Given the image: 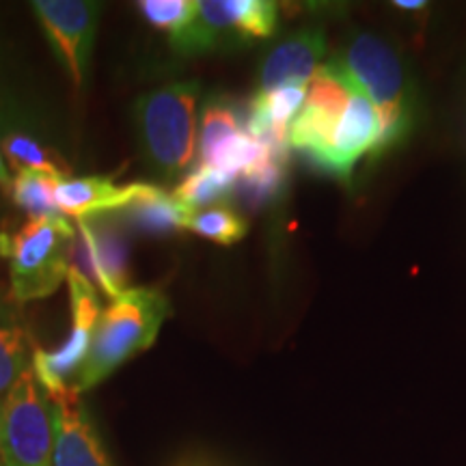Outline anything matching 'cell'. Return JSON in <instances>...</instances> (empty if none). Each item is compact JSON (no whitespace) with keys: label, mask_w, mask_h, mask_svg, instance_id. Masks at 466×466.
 <instances>
[{"label":"cell","mask_w":466,"mask_h":466,"mask_svg":"<svg viewBox=\"0 0 466 466\" xmlns=\"http://www.w3.org/2000/svg\"><path fill=\"white\" fill-rule=\"evenodd\" d=\"M55 412L52 466H113L89 410L72 387L48 398Z\"/></svg>","instance_id":"cell-10"},{"label":"cell","mask_w":466,"mask_h":466,"mask_svg":"<svg viewBox=\"0 0 466 466\" xmlns=\"http://www.w3.org/2000/svg\"><path fill=\"white\" fill-rule=\"evenodd\" d=\"M168 313L171 305L160 289L130 288L110 300L93 330L89 354L72 384L74 391H89L127 360L154 346Z\"/></svg>","instance_id":"cell-1"},{"label":"cell","mask_w":466,"mask_h":466,"mask_svg":"<svg viewBox=\"0 0 466 466\" xmlns=\"http://www.w3.org/2000/svg\"><path fill=\"white\" fill-rule=\"evenodd\" d=\"M247 132V113L229 97H209L201 110V127L197 137L199 165H209L214 154L236 134Z\"/></svg>","instance_id":"cell-16"},{"label":"cell","mask_w":466,"mask_h":466,"mask_svg":"<svg viewBox=\"0 0 466 466\" xmlns=\"http://www.w3.org/2000/svg\"><path fill=\"white\" fill-rule=\"evenodd\" d=\"M33 341L15 302L0 291V401L33 367Z\"/></svg>","instance_id":"cell-15"},{"label":"cell","mask_w":466,"mask_h":466,"mask_svg":"<svg viewBox=\"0 0 466 466\" xmlns=\"http://www.w3.org/2000/svg\"><path fill=\"white\" fill-rule=\"evenodd\" d=\"M186 229L217 244H223V247H231L247 236L248 223L233 209L220 206L192 214L186 223Z\"/></svg>","instance_id":"cell-21"},{"label":"cell","mask_w":466,"mask_h":466,"mask_svg":"<svg viewBox=\"0 0 466 466\" xmlns=\"http://www.w3.org/2000/svg\"><path fill=\"white\" fill-rule=\"evenodd\" d=\"M127 227L115 212H100L76 220L69 248V270L102 289L110 299L124 294L130 281Z\"/></svg>","instance_id":"cell-7"},{"label":"cell","mask_w":466,"mask_h":466,"mask_svg":"<svg viewBox=\"0 0 466 466\" xmlns=\"http://www.w3.org/2000/svg\"><path fill=\"white\" fill-rule=\"evenodd\" d=\"M138 9L151 26L175 37L192 22L197 14V3L195 0H141Z\"/></svg>","instance_id":"cell-22"},{"label":"cell","mask_w":466,"mask_h":466,"mask_svg":"<svg viewBox=\"0 0 466 466\" xmlns=\"http://www.w3.org/2000/svg\"><path fill=\"white\" fill-rule=\"evenodd\" d=\"M324 55L326 37L319 28H305V31L291 35L264 58L258 93L307 86L318 69L324 66Z\"/></svg>","instance_id":"cell-11"},{"label":"cell","mask_w":466,"mask_h":466,"mask_svg":"<svg viewBox=\"0 0 466 466\" xmlns=\"http://www.w3.org/2000/svg\"><path fill=\"white\" fill-rule=\"evenodd\" d=\"M236 175L220 171L214 167L197 165L173 190V197L192 214L199 212L201 208L212 206V203L225 201L233 195L236 186Z\"/></svg>","instance_id":"cell-18"},{"label":"cell","mask_w":466,"mask_h":466,"mask_svg":"<svg viewBox=\"0 0 466 466\" xmlns=\"http://www.w3.org/2000/svg\"><path fill=\"white\" fill-rule=\"evenodd\" d=\"M0 186H3V188H9L11 186V175L7 171V165H5L3 151H0Z\"/></svg>","instance_id":"cell-24"},{"label":"cell","mask_w":466,"mask_h":466,"mask_svg":"<svg viewBox=\"0 0 466 466\" xmlns=\"http://www.w3.org/2000/svg\"><path fill=\"white\" fill-rule=\"evenodd\" d=\"M5 119V104H3V97H0V124H3Z\"/></svg>","instance_id":"cell-25"},{"label":"cell","mask_w":466,"mask_h":466,"mask_svg":"<svg viewBox=\"0 0 466 466\" xmlns=\"http://www.w3.org/2000/svg\"><path fill=\"white\" fill-rule=\"evenodd\" d=\"M199 83H173L145 93L132 106L143 156L167 177L184 173L197 151Z\"/></svg>","instance_id":"cell-2"},{"label":"cell","mask_w":466,"mask_h":466,"mask_svg":"<svg viewBox=\"0 0 466 466\" xmlns=\"http://www.w3.org/2000/svg\"><path fill=\"white\" fill-rule=\"evenodd\" d=\"M378 141H380V113L365 96L352 89L348 106L333 126L316 167L341 182H348L352 168L365 154L376 156Z\"/></svg>","instance_id":"cell-9"},{"label":"cell","mask_w":466,"mask_h":466,"mask_svg":"<svg viewBox=\"0 0 466 466\" xmlns=\"http://www.w3.org/2000/svg\"><path fill=\"white\" fill-rule=\"evenodd\" d=\"M0 151H3L5 160H7L17 173L33 171L66 179V173L69 171L66 162L58 158L55 151L44 147L37 138L28 137V134L9 132L7 137L3 138Z\"/></svg>","instance_id":"cell-20"},{"label":"cell","mask_w":466,"mask_h":466,"mask_svg":"<svg viewBox=\"0 0 466 466\" xmlns=\"http://www.w3.org/2000/svg\"><path fill=\"white\" fill-rule=\"evenodd\" d=\"M395 7L404 11H419L428 7V3L425 0H395Z\"/></svg>","instance_id":"cell-23"},{"label":"cell","mask_w":466,"mask_h":466,"mask_svg":"<svg viewBox=\"0 0 466 466\" xmlns=\"http://www.w3.org/2000/svg\"><path fill=\"white\" fill-rule=\"evenodd\" d=\"M279 9L270 0H201L197 14L171 46L182 55H201L227 39L248 44L277 33Z\"/></svg>","instance_id":"cell-6"},{"label":"cell","mask_w":466,"mask_h":466,"mask_svg":"<svg viewBox=\"0 0 466 466\" xmlns=\"http://www.w3.org/2000/svg\"><path fill=\"white\" fill-rule=\"evenodd\" d=\"M333 67L346 83L365 96L380 113V141L376 156L391 149L410 130V108L406 96V76L391 46L370 33H360L350 42Z\"/></svg>","instance_id":"cell-3"},{"label":"cell","mask_w":466,"mask_h":466,"mask_svg":"<svg viewBox=\"0 0 466 466\" xmlns=\"http://www.w3.org/2000/svg\"><path fill=\"white\" fill-rule=\"evenodd\" d=\"M58 179L61 177L46 173H17L9 186L11 199H14V203L22 212L28 214L31 220H48L63 217L55 199Z\"/></svg>","instance_id":"cell-19"},{"label":"cell","mask_w":466,"mask_h":466,"mask_svg":"<svg viewBox=\"0 0 466 466\" xmlns=\"http://www.w3.org/2000/svg\"><path fill=\"white\" fill-rule=\"evenodd\" d=\"M288 154L289 151L268 147L266 158L238 175L233 192L242 206L259 209L277 199L285 186V175H288Z\"/></svg>","instance_id":"cell-17"},{"label":"cell","mask_w":466,"mask_h":466,"mask_svg":"<svg viewBox=\"0 0 466 466\" xmlns=\"http://www.w3.org/2000/svg\"><path fill=\"white\" fill-rule=\"evenodd\" d=\"M55 412L33 367L0 401V466H52Z\"/></svg>","instance_id":"cell-5"},{"label":"cell","mask_w":466,"mask_h":466,"mask_svg":"<svg viewBox=\"0 0 466 466\" xmlns=\"http://www.w3.org/2000/svg\"><path fill=\"white\" fill-rule=\"evenodd\" d=\"M93 339V329L86 326L74 324L72 333L66 341L61 343L56 350H46L35 348L33 354V374L37 378V382L42 384L46 398L63 393L66 389L72 387L67 380H76L78 371L83 370L86 354H89Z\"/></svg>","instance_id":"cell-13"},{"label":"cell","mask_w":466,"mask_h":466,"mask_svg":"<svg viewBox=\"0 0 466 466\" xmlns=\"http://www.w3.org/2000/svg\"><path fill=\"white\" fill-rule=\"evenodd\" d=\"M130 186H115L108 177L58 179L55 199L63 217L85 218L100 212H116L126 206Z\"/></svg>","instance_id":"cell-14"},{"label":"cell","mask_w":466,"mask_h":466,"mask_svg":"<svg viewBox=\"0 0 466 466\" xmlns=\"http://www.w3.org/2000/svg\"><path fill=\"white\" fill-rule=\"evenodd\" d=\"M100 11V5L85 3V0L33 3V14L37 15L52 50L78 89L86 83Z\"/></svg>","instance_id":"cell-8"},{"label":"cell","mask_w":466,"mask_h":466,"mask_svg":"<svg viewBox=\"0 0 466 466\" xmlns=\"http://www.w3.org/2000/svg\"><path fill=\"white\" fill-rule=\"evenodd\" d=\"M127 186H130V197L126 206L115 212L127 229L143 236H171L175 231L186 229L192 212L175 199L173 192L149 182Z\"/></svg>","instance_id":"cell-12"},{"label":"cell","mask_w":466,"mask_h":466,"mask_svg":"<svg viewBox=\"0 0 466 466\" xmlns=\"http://www.w3.org/2000/svg\"><path fill=\"white\" fill-rule=\"evenodd\" d=\"M76 227L67 217L28 220L20 231L0 233V255L9 258L11 300L28 302L55 294L69 270Z\"/></svg>","instance_id":"cell-4"}]
</instances>
